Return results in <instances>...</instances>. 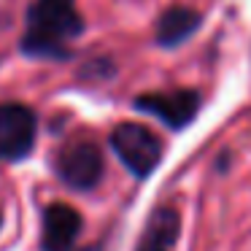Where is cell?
<instances>
[{"label":"cell","mask_w":251,"mask_h":251,"mask_svg":"<svg viewBox=\"0 0 251 251\" xmlns=\"http://www.w3.org/2000/svg\"><path fill=\"white\" fill-rule=\"evenodd\" d=\"M81 30L84 19L76 8V0H35L27 8L22 51L38 60H65Z\"/></svg>","instance_id":"cell-1"},{"label":"cell","mask_w":251,"mask_h":251,"mask_svg":"<svg viewBox=\"0 0 251 251\" xmlns=\"http://www.w3.org/2000/svg\"><path fill=\"white\" fill-rule=\"evenodd\" d=\"M111 149L127 170L138 178H146L162 159V141L138 122H122L111 132Z\"/></svg>","instance_id":"cell-2"},{"label":"cell","mask_w":251,"mask_h":251,"mask_svg":"<svg viewBox=\"0 0 251 251\" xmlns=\"http://www.w3.org/2000/svg\"><path fill=\"white\" fill-rule=\"evenodd\" d=\"M54 170L71 189L87 192V189H95L100 184L105 162H103V154H100V149L95 143L76 141V143H65L57 151Z\"/></svg>","instance_id":"cell-3"},{"label":"cell","mask_w":251,"mask_h":251,"mask_svg":"<svg viewBox=\"0 0 251 251\" xmlns=\"http://www.w3.org/2000/svg\"><path fill=\"white\" fill-rule=\"evenodd\" d=\"M38 119L22 103H0V162L25 159L35 146Z\"/></svg>","instance_id":"cell-4"},{"label":"cell","mask_w":251,"mask_h":251,"mask_svg":"<svg viewBox=\"0 0 251 251\" xmlns=\"http://www.w3.org/2000/svg\"><path fill=\"white\" fill-rule=\"evenodd\" d=\"M135 108L149 116H157L173 130L186 127L200 111V92L195 89H173V92H149L135 98Z\"/></svg>","instance_id":"cell-5"},{"label":"cell","mask_w":251,"mask_h":251,"mask_svg":"<svg viewBox=\"0 0 251 251\" xmlns=\"http://www.w3.org/2000/svg\"><path fill=\"white\" fill-rule=\"evenodd\" d=\"M81 213L68 202H54L44 211L41 224V249L44 251H71L81 235Z\"/></svg>","instance_id":"cell-6"},{"label":"cell","mask_w":251,"mask_h":251,"mask_svg":"<svg viewBox=\"0 0 251 251\" xmlns=\"http://www.w3.org/2000/svg\"><path fill=\"white\" fill-rule=\"evenodd\" d=\"M181 232V216L176 208H157L149 219L138 251H170Z\"/></svg>","instance_id":"cell-7"},{"label":"cell","mask_w":251,"mask_h":251,"mask_svg":"<svg viewBox=\"0 0 251 251\" xmlns=\"http://www.w3.org/2000/svg\"><path fill=\"white\" fill-rule=\"evenodd\" d=\"M202 25V17L195 11V8L186 6H173L168 11H162L157 22V44L159 46H178L195 33L197 27Z\"/></svg>","instance_id":"cell-8"},{"label":"cell","mask_w":251,"mask_h":251,"mask_svg":"<svg viewBox=\"0 0 251 251\" xmlns=\"http://www.w3.org/2000/svg\"><path fill=\"white\" fill-rule=\"evenodd\" d=\"M0 227H3V216H0Z\"/></svg>","instance_id":"cell-9"}]
</instances>
